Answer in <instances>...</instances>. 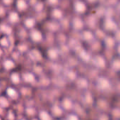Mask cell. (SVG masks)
<instances>
[{"instance_id": "obj_3", "label": "cell", "mask_w": 120, "mask_h": 120, "mask_svg": "<svg viewBox=\"0 0 120 120\" xmlns=\"http://www.w3.org/2000/svg\"><path fill=\"white\" fill-rule=\"evenodd\" d=\"M22 77L18 72H13L10 75V81L13 84H19L21 82Z\"/></svg>"}, {"instance_id": "obj_26", "label": "cell", "mask_w": 120, "mask_h": 120, "mask_svg": "<svg viewBox=\"0 0 120 120\" xmlns=\"http://www.w3.org/2000/svg\"><path fill=\"white\" fill-rule=\"evenodd\" d=\"M0 120H3L2 119H1V117H0Z\"/></svg>"}, {"instance_id": "obj_20", "label": "cell", "mask_w": 120, "mask_h": 120, "mask_svg": "<svg viewBox=\"0 0 120 120\" xmlns=\"http://www.w3.org/2000/svg\"><path fill=\"white\" fill-rule=\"evenodd\" d=\"M74 24H75V26L76 27H82V22L80 20H79V19H76L75 20V23Z\"/></svg>"}, {"instance_id": "obj_13", "label": "cell", "mask_w": 120, "mask_h": 120, "mask_svg": "<svg viewBox=\"0 0 120 120\" xmlns=\"http://www.w3.org/2000/svg\"><path fill=\"white\" fill-rule=\"evenodd\" d=\"M75 8L78 12H83L85 10V5L82 2H77Z\"/></svg>"}, {"instance_id": "obj_12", "label": "cell", "mask_w": 120, "mask_h": 120, "mask_svg": "<svg viewBox=\"0 0 120 120\" xmlns=\"http://www.w3.org/2000/svg\"><path fill=\"white\" fill-rule=\"evenodd\" d=\"M0 30L2 32L5 33L6 34H8L11 32V27L7 25H1L0 26Z\"/></svg>"}, {"instance_id": "obj_9", "label": "cell", "mask_w": 120, "mask_h": 120, "mask_svg": "<svg viewBox=\"0 0 120 120\" xmlns=\"http://www.w3.org/2000/svg\"><path fill=\"white\" fill-rule=\"evenodd\" d=\"M9 102L8 101V98L5 96H0V107L1 108H8L9 106Z\"/></svg>"}, {"instance_id": "obj_14", "label": "cell", "mask_w": 120, "mask_h": 120, "mask_svg": "<svg viewBox=\"0 0 120 120\" xmlns=\"http://www.w3.org/2000/svg\"><path fill=\"white\" fill-rule=\"evenodd\" d=\"M98 86L102 89H106L108 87V82L104 78H102L98 81Z\"/></svg>"}, {"instance_id": "obj_2", "label": "cell", "mask_w": 120, "mask_h": 120, "mask_svg": "<svg viewBox=\"0 0 120 120\" xmlns=\"http://www.w3.org/2000/svg\"><path fill=\"white\" fill-rule=\"evenodd\" d=\"M6 94L12 100H15L18 98V92L13 87H8L6 90Z\"/></svg>"}, {"instance_id": "obj_23", "label": "cell", "mask_w": 120, "mask_h": 120, "mask_svg": "<svg viewBox=\"0 0 120 120\" xmlns=\"http://www.w3.org/2000/svg\"><path fill=\"white\" fill-rule=\"evenodd\" d=\"M68 118H69V119H68V120H77V118L75 116H72V115L70 116Z\"/></svg>"}, {"instance_id": "obj_16", "label": "cell", "mask_w": 120, "mask_h": 120, "mask_svg": "<svg viewBox=\"0 0 120 120\" xmlns=\"http://www.w3.org/2000/svg\"><path fill=\"white\" fill-rule=\"evenodd\" d=\"M63 106L65 108H66V109H69V108H70L71 106H72V103H71V101H70V100L65 99V100H64L63 102Z\"/></svg>"}, {"instance_id": "obj_5", "label": "cell", "mask_w": 120, "mask_h": 120, "mask_svg": "<svg viewBox=\"0 0 120 120\" xmlns=\"http://www.w3.org/2000/svg\"><path fill=\"white\" fill-rule=\"evenodd\" d=\"M15 8L19 11H24L27 8V3L23 0H19L15 2Z\"/></svg>"}, {"instance_id": "obj_28", "label": "cell", "mask_w": 120, "mask_h": 120, "mask_svg": "<svg viewBox=\"0 0 120 120\" xmlns=\"http://www.w3.org/2000/svg\"><path fill=\"white\" fill-rule=\"evenodd\" d=\"M36 120V119H34V120Z\"/></svg>"}, {"instance_id": "obj_6", "label": "cell", "mask_w": 120, "mask_h": 120, "mask_svg": "<svg viewBox=\"0 0 120 120\" xmlns=\"http://www.w3.org/2000/svg\"><path fill=\"white\" fill-rule=\"evenodd\" d=\"M8 21L11 23H16L19 21L20 20V16L18 13L15 11H12L8 14Z\"/></svg>"}, {"instance_id": "obj_24", "label": "cell", "mask_w": 120, "mask_h": 120, "mask_svg": "<svg viewBox=\"0 0 120 120\" xmlns=\"http://www.w3.org/2000/svg\"><path fill=\"white\" fill-rule=\"evenodd\" d=\"M4 4H11V1H4Z\"/></svg>"}, {"instance_id": "obj_10", "label": "cell", "mask_w": 120, "mask_h": 120, "mask_svg": "<svg viewBox=\"0 0 120 120\" xmlns=\"http://www.w3.org/2000/svg\"><path fill=\"white\" fill-rule=\"evenodd\" d=\"M30 56L34 60H38L41 59V56L37 50H32L30 52Z\"/></svg>"}, {"instance_id": "obj_11", "label": "cell", "mask_w": 120, "mask_h": 120, "mask_svg": "<svg viewBox=\"0 0 120 120\" xmlns=\"http://www.w3.org/2000/svg\"><path fill=\"white\" fill-rule=\"evenodd\" d=\"M39 120H51V116L45 111H41L39 114Z\"/></svg>"}, {"instance_id": "obj_8", "label": "cell", "mask_w": 120, "mask_h": 120, "mask_svg": "<svg viewBox=\"0 0 120 120\" xmlns=\"http://www.w3.org/2000/svg\"><path fill=\"white\" fill-rule=\"evenodd\" d=\"M3 65H4V68L7 70H12L13 68H14L15 65L14 62L11 59H7V60H4Z\"/></svg>"}, {"instance_id": "obj_22", "label": "cell", "mask_w": 120, "mask_h": 120, "mask_svg": "<svg viewBox=\"0 0 120 120\" xmlns=\"http://www.w3.org/2000/svg\"><path fill=\"white\" fill-rule=\"evenodd\" d=\"M6 10L4 9V8L3 6H0V15H3L5 13Z\"/></svg>"}, {"instance_id": "obj_15", "label": "cell", "mask_w": 120, "mask_h": 120, "mask_svg": "<svg viewBox=\"0 0 120 120\" xmlns=\"http://www.w3.org/2000/svg\"><path fill=\"white\" fill-rule=\"evenodd\" d=\"M8 40L6 37H2L0 39V45L3 47H7L8 46Z\"/></svg>"}, {"instance_id": "obj_19", "label": "cell", "mask_w": 120, "mask_h": 120, "mask_svg": "<svg viewBox=\"0 0 120 120\" xmlns=\"http://www.w3.org/2000/svg\"><path fill=\"white\" fill-rule=\"evenodd\" d=\"M35 112V110L34 108H27L26 109V113L27 114V115H30V116H32L34 114Z\"/></svg>"}, {"instance_id": "obj_17", "label": "cell", "mask_w": 120, "mask_h": 120, "mask_svg": "<svg viewBox=\"0 0 120 120\" xmlns=\"http://www.w3.org/2000/svg\"><path fill=\"white\" fill-rule=\"evenodd\" d=\"M7 117L8 120H14L15 118V114L13 111L10 110L8 111V114H7Z\"/></svg>"}, {"instance_id": "obj_1", "label": "cell", "mask_w": 120, "mask_h": 120, "mask_svg": "<svg viewBox=\"0 0 120 120\" xmlns=\"http://www.w3.org/2000/svg\"><path fill=\"white\" fill-rule=\"evenodd\" d=\"M30 37L34 42H39L42 39V34L39 30H33L30 34Z\"/></svg>"}, {"instance_id": "obj_25", "label": "cell", "mask_w": 120, "mask_h": 120, "mask_svg": "<svg viewBox=\"0 0 120 120\" xmlns=\"http://www.w3.org/2000/svg\"><path fill=\"white\" fill-rule=\"evenodd\" d=\"M118 51H119V53H120V46H119V49H118Z\"/></svg>"}, {"instance_id": "obj_4", "label": "cell", "mask_w": 120, "mask_h": 120, "mask_svg": "<svg viewBox=\"0 0 120 120\" xmlns=\"http://www.w3.org/2000/svg\"><path fill=\"white\" fill-rule=\"evenodd\" d=\"M21 77L24 82H25L26 83H29V84L34 82L35 79L34 75L31 72H25Z\"/></svg>"}, {"instance_id": "obj_7", "label": "cell", "mask_w": 120, "mask_h": 120, "mask_svg": "<svg viewBox=\"0 0 120 120\" xmlns=\"http://www.w3.org/2000/svg\"><path fill=\"white\" fill-rule=\"evenodd\" d=\"M35 25V20L33 18H27L24 21V25L28 29H32Z\"/></svg>"}, {"instance_id": "obj_18", "label": "cell", "mask_w": 120, "mask_h": 120, "mask_svg": "<svg viewBox=\"0 0 120 120\" xmlns=\"http://www.w3.org/2000/svg\"><path fill=\"white\" fill-rule=\"evenodd\" d=\"M53 15L55 17V18H60L61 15H62V13L60 10L58 9H54L53 11V13H52Z\"/></svg>"}, {"instance_id": "obj_21", "label": "cell", "mask_w": 120, "mask_h": 120, "mask_svg": "<svg viewBox=\"0 0 120 120\" xmlns=\"http://www.w3.org/2000/svg\"><path fill=\"white\" fill-rule=\"evenodd\" d=\"M49 57L54 58L56 56V52L55 51V50H49Z\"/></svg>"}, {"instance_id": "obj_27", "label": "cell", "mask_w": 120, "mask_h": 120, "mask_svg": "<svg viewBox=\"0 0 120 120\" xmlns=\"http://www.w3.org/2000/svg\"><path fill=\"white\" fill-rule=\"evenodd\" d=\"M25 120V119H22V120Z\"/></svg>"}]
</instances>
